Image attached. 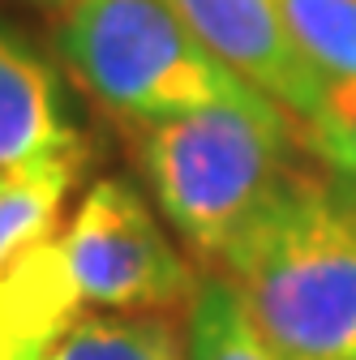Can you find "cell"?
<instances>
[{"mask_svg":"<svg viewBox=\"0 0 356 360\" xmlns=\"http://www.w3.org/2000/svg\"><path fill=\"white\" fill-rule=\"evenodd\" d=\"M224 270L284 360H356V202L343 180L292 167Z\"/></svg>","mask_w":356,"mask_h":360,"instance_id":"cell-1","label":"cell"},{"mask_svg":"<svg viewBox=\"0 0 356 360\" xmlns=\"http://www.w3.org/2000/svg\"><path fill=\"white\" fill-rule=\"evenodd\" d=\"M292 116L279 103L202 108L189 116L129 124L133 163L181 240L224 262L296 167L288 159Z\"/></svg>","mask_w":356,"mask_h":360,"instance_id":"cell-2","label":"cell"},{"mask_svg":"<svg viewBox=\"0 0 356 360\" xmlns=\"http://www.w3.org/2000/svg\"><path fill=\"white\" fill-rule=\"evenodd\" d=\"M56 48L91 99L125 124L275 103L219 60L172 0H69Z\"/></svg>","mask_w":356,"mask_h":360,"instance_id":"cell-3","label":"cell"},{"mask_svg":"<svg viewBox=\"0 0 356 360\" xmlns=\"http://www.w3.org/2000/svg\"><path fill=\"white\" fill-rule=\"evenodd\" d=\"M61 245L82 300L112 313H163L185 300L193 304L202 288L151 202L120 176H103L82 193Z\"/></svg>","mask_w":356,"mask_h":360,"instance_id":"cell-4","label":"cell"},{"mask_svg":"<svg viewBox=\"0 0 356 360\" xmlns=\"http://www.w3.org/2000/svg\"><path fill=\"white\" fill-rule=\"evenodd\" d=\"M172 9L232 73L275 99L305 138L322 112L326 82L292 43L275 0H172Z\"/></svg>","mask_w":356,"mask_h":360,"instance_id":"cell-5","label":"cell"},{"mask_svg":"<svg viewBox=\"0 0 356 360\" xmlns=\"http://www.w3.org/2000/svg\"><path fill=\"white\" fill-rule=\"evenodd\" d=\"M82 304L61 236L0 266V360H43Z\"/></svg>","mask_w":356,"mask_h":360,"instance_id":"cell-6","label":"cell"},{"mask_svg":"<svg viewBox=\"0 0 356 360\" xmlns=\"http://www.w3.org/2000/svg\"><path fill=\"white\" fill-rule=\"evenodd\" d=\"M82 142L56 69L0 26V167Z\"/></svg>","mask_w":356,"mask_h":360,"instance_id":"cell-7","label":"cell"},{"mask_svg":"<svg viewBox=\"0 0 356 360\" xmlns=\"http://www.w3.org/2000/svg\"><path fill=\"white\" fill-rule=\"evenodd\" d=\"M86 167V142L48 150L18 167H0V266L61 232V214Z\"/></svg>","mask_w":356,"mask_h":360,"instance_id":"cell-8","label":"cell"},{"mask_svg":"<svg viewBox=\"0 0 356 360\" xmlns=\"http://www.w3.org/2000/svg\"><path fill=\"white\" fill-rule=\"evenodd\" d=\"M43 360H189L181 326L163 313L77 318Z\"/></svg>","mask_w":356,"mask_h":360,"instance_id":"cell-9","label":"cell"},{"mask_svg":"<svg viewBox=\"0 0 356 360\" xmlns=\"http://www.w3.org/2000/svg\"><path fill=\"white\" fill-rule=\"evenodd\" d=\"M189 360H284L228 279H206L189 309Z\"/></svg>","mask_w":356,"mask_h":360,"instance_id":"cell-10","label":"cell"},{"mask_svg":"<svg viewBox=\"0 0 356 360\" xmlns=\"http://www.w3.org/2000/svg\"><path fill=\"white\" fill-rule=\"evenodd\" d=\"M284 26L314 73L335 82H356V0H275Z\"/></svg>","mask_w":356,"mask_h":360,"instance_id":"cell-11","label":"cell"},{"mask_svg":"<svg viewBox=\"0 0 356 360\" xmlns=\"http://www.w3.org/2000/svg\"><path fill=\"white\" fill-rule=\"evenodd\" d=\"M305 142L343 180H356V82L326 86L318 120L305 129Z\"/></svg>","mask_w":356,"mask_h":360,"instance_id":"cell-12","label":"cell"},{"mask_svg":"<svg viewBox=\"0 0 356 360\" xmlns=\"http://www.w3.org/2000/svg\"><path fill=\"white\" fill-rule=\"evenodd\" d=\"M26 5H34V9H48V13H61L69 0H26Z\"/></svg>","mask_w":356,"mask_h":360,"instance_id":"cell-13","label":"cell"},{"mask_svg":"<svg viewBox=\"0 0 356 360\" xmlns=\"http://www.w3.org/2000/svg\"><path fill=\"white\" fill-rule=\"evenodd\" d=\"M339 180H343V176H339ZM343 189H348V198L356 202V180H343Z\"/></svg>","mask_w":356,"mask_h":360,"instance_id":"cell-14","label":"cell"}]
</instances>
